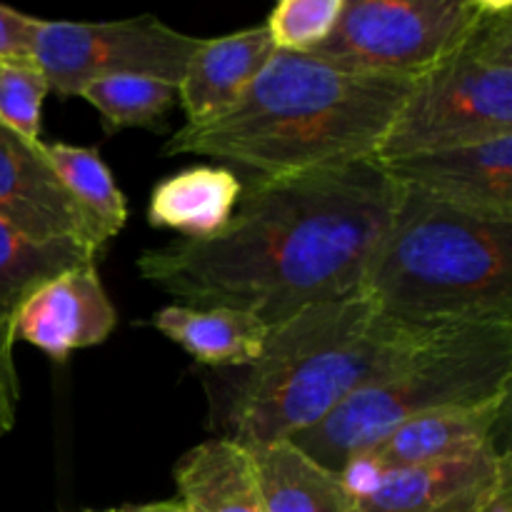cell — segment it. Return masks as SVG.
<instances>
[{
    "label": "cell",
    "instance_id": "cell-1",
    "mask_svg": "<svg viewBox=\"0 0 512 512\" xmlns=\"http://www.w3.org/2000/svg\"><path fill=\"white\" fill-rule=\"evenodd\" d=\"M400 190L378 160L250 178L223 233L145 250L138 273L188 308L243 310L273 328L360 293Z\"/></svg>",
    "mask_w": 512,
    "mask_h": 512
},
{
    "label": "cell",
    "instance_id": "cell-2",
    "mask_svg": "<svg viewBox=\"0 0 512 512\" xmlns=\"http://www.w3.org/2000/svg\"><path fill=\"white\" fill-rule=\"evenodd\" d=\"M413 80L345 73L275 50L243 98L200 128H180L165 155H203L278 178L378 160Z\"/></svg>",
    "mask_w": 512,
    "mask_h": 512
},
{
    "label": "cell",
    "instance_id": "cell-3",
    "mask_svg": "<svg viewBox=\"0 0 512 512\" xmlns=\"http://www.w3.org/2000/svg\"><path fill=\"white\" fill-rule=\"evenodd\" d=\"M425 335L385 320L363 295L313 305L273 325L255 363L203 375L208 428L250 450L293 440L403 363Z\"/></svg>",
    "mask_w": 512,
    "mask_h": 512
},
{
    "label": "cell",
    "instance_id": "cell-4",
    "mask_svg": "<svg viewBox=\"0 0 512 512\" xmlns=\"http://www.w3.org/2000/svg\"><path fill=\"white\" fill-rule=\"evenodd\" d=\"M358 295L413 333L512 325V220L465 213L403 188Z\"/></svg>",
    "mask_w": 512,
    "mask_h": 512
},
{
    "label": "cell",
    "instance_id": "cell-5",
    "mask_svg": "<svg viewBox=\"0 0 512 512\" xmlns=\"http://www.w3.org/2000/svg\"><path fill=\"white\" fill-rule=\"evenodd\" d=\"M512 393V325H463L425 335L418 348L365 388L355 390L315 428L290 443L340 473L418 415L478 405Z\"/></svg>",
    "mask_w": 512,
    "mask_h": 512
},
{
    "label": "cell",
    "instance_id": "cell-6",
    "mask_svg": "<svg viewBox=\"0 0 512 512\" xmlns=\"http://www.w3.org/2000/svg\"><path fill=\"white\" fill-rule=\"evenodd\" d=\"M512 135V3L485 0L468 38L415 83L378 163Z\"/></svg>",
    "mask_w": 512,
    "mask_h": 512
},
{
    "label": "cell",
    "instance_id": "cell-7",
    "mask_svg": "<svg viewBox=\"0 0 512 512\" xmlns=\"http://www.w3.org/2000/svg\"><path fill=\"white\" fill-rule=\"evenodd\" d=\"M483 8L485 0H345L310 55L345 73L418 83L468 38Z\"/></svg>",
    "mask_w": 512,
    "mask_h": 512
},
{
    "label": "cell",
    "instance_id": "cell-8",
    "mask_svg": "<svg viewBox=\"0 0 512 512\" xmlns=\"http://www.w3.org/2000/svg\"><path fill=\"white\" fill-rule=\"evenodd\" d=\"M200 38L173 30L155 15L80 23L40 20L33 60L50 90L78 95L108 78H153L180 85Z\"/></svg>",
    "mask_w": 512,
    "mask_h": 512
},
{
    "label": "cell",
    "instance_id": "cell-9",
    "mask_svg": "<svg viewBox=\"0 0 512 512\" xmlns=\"http://www.w3.org/2000/svg\"><path fill=\"white\" fill-rule=\"evenodd\" d=\"M403 188L483 218L512 220V135L380 163Z\"/></svg>",
    "mask_w": 512,
    "mask_h": 512
},
{
    "label": "cell",
    "instance_id": "cell-10",
    "mask_svg": "<svg viewBox=\"0 0 512 512\" xmlns=\"http://www.w3.org/2000/svg\"><path fill=\"white\" fill-rule=\"evenodd\" d=\"M115 325L113 300L100 283L95 263H88L35 290L15 315L13 333L15 340L63 363L73 350L105 343Z\"/></svg>",
    "mask_w": 512,
    "mask_h": 512
},
{
    "label": "cell",
    "instance_id": "cell-11",
    "mask_svg": "<svg viewBox=\"0 0 512 512\" xmlns=\"http://www.w3.org/2000/svg\"><path fill=\"white\" fill-rule=\"evenodd\" d=\"M512 478L508 445L478 455L385 473L355 512H478Z\"/></svg>",
    "mask_w": 512,
    "mask_h": 512
},
{
    "label": "cell",
    "instance_id": "cell-12",
    "mask_svg": "<svg viewBox=\"0 0 512 512\" xmlns=\"http://www.w3.org/2000/svg\"><path fill=\"white\" fill-rule=\"evenodd\" d=\"M0 218L33 240H78L93 248L83 215L55 178L45 158L43 143H28L3 123H0Z\"/></svg>",
    "mask_w": 512,
    "mask_h": 512
},
{
    "label": "cell",
    "instance_id": "cell-13",
    "mask_svg": "<svg viewBox=\"0 0 512 512\" xmlns=\"http://www.w3.org/2000/svg\"><path fill=\"white\" fill-rule=\"evenodd\" d=\"M510 395L478 405H455L408 420L368 450L385 473L415 465L445 463L498 448L510 418Z\"/></svg>",
    "mask_w": 512,
    "mask_h": 512
},
{
    "label": "cell",
    "instance_id": "cell-14",
    "mask_svg": "<svg viewBox=\"0 0 512 512\" xmlns=\"http://www.w3.org/2000/svg\"><path fill=\"white\" fill-rule=\"evenodd\" d=\"M275 55L265 25L200 38L178 85V105L185 110V128H200L233 108Z\"/></svg>",
    "mask_w": 512,
    "mask_h": 512
},
{
    "label": "cell",
    "instance_id": "cell-15",
    "mask_svg": "<svg viewBox=\"0 0 512 512\" xmlns=\"http://www.w3.org/2000/svg\"><path fill=\"white\" fill-rule=\"evenodd\" d=\"M188 512H265L253 450L228 438L190 448L173 468Z\"/></svg>",
    "mask_w": 512,
    "mask_h": 512
},
{
    "label": "cell",
    "instance_id": "cell-16",
    "mask_svg": "<svg viewBox=\"0 0 512 512\" xmlns=\"http://www.w3.org/2000/svg\"><path fill=\"white\" fill-rule=\"evenodd\" d=\"M243 183L223 165H193L160 180L150 193L148 223L183 235V240H210L228 228Z\"/></svg>",
    "mask_w": 512,
    "mask_h": 512
},
{
    "label": "cell",
    "instance_id": "cell-17",
    "mask_svg": "<svg viewBox=\"0 0 512 512\" xmlns=\"http://www.w3.org/2000/svg\"><path fill=\"white\" fill-rule=\"evenodd\" d=\"M150 325L210 370L245 368L255 363L270 333L263 320L243 310L188 305L160 308L150 318Z\"/></svg>",
    "mask_w": 512,
    "mask_h": 512
},
{
    "label": "cell",
    "instance_id": "cell-18",
    "mask_svg": "<svg viewBox=\"0 0 512 512\" xmlns=\"http://www.w3.org/2000/svg\"><path fill=\"white\" fill-rule=\"evenodd\" d=\"M265 512H355L340 473L323 468L290 440L253 448Z\"/></svg>",
    "mask_w": 512,
    "mask_h": 512
},
{
    "label": "cell",
    "instance_id": "cell-19",
    "mask_svg": "<svg viewBox=\"0 0 512 512\" xmlns=\"http://www.w3.org/2000/svg\"><path fill=\"white\" fill-rule=\"evenodd\" d=\"M43 150L58 183L83 215L90 243L100 253L128 220L125 195L120 193L113 173L100 158L98 148L43 143Z\"/></svg>",
    "mask_w": 512,
    "mask_h": 512
},
{
    "label": "cell",
    "instance_id": "cell-20",
    "mask_svg": "<svg viewBox=\"0 0 512 512\" xmlns=\"http://www.w3.org/2000/svg\"><path fill=\"white\" fill-rule=\"evenodd\" d=\"M95 260L98 253L78 240H33L0 218V323H13L45 283Z\"/></svg>",
    "mask_w": 512,
    "mask_h": 512
},
{
    "label": "cell",
    "instance_id": "cell-21",
    "mask_svg": "<svg viewBox=\"0 0 512 512\" xmlns=\"http://www.w3.org/2000/svg\"><path fill=\"white\" fill-rule=\"evenodd\" d=\"M78 98L98 110L105 133L163 128L168 110L178 105V85L153 78H108L85 85Z\"/></svg>",
    "mask_w": 512,
    "mask_h": 512
},
{
    "label": "cell",
    "instance_id": "cell-22",
    "mask_svg": "<svg viewBox=\"0 0 512 512\" xmlns=\"http://www.w3.org/2000/svg\"><path fill=\"white\" fill-rule=\"evenodd\" d=\"M343 5L345 0H280L263 25L275 50L310 55L333 33Z\"/></svg>",
    "mask_w": 512,
    "mask_h": 512
},
{
    "label": "cell",
    "instance_id": "cell-23",
    "mask_svg": "<svg viewBox=\"0 0 512 512\" xmlns=\"http://www.w3.org/2000/svg\"><path fill=\"white\" fill-rule=\"evenodd\" d=\"M48 93L50 85L35 60L0 63V123L28 143H43L40 118Z\"/></svg>",
    "mask_w": 512,
    "mask_h": 512
},
{
    "label": "cell",
    "instance_id": "cell-24",
    "mask_svg": "<svg viewBox=\"0 0 512 512\" xmlns=\"http://www.w3.org/2000/svg\"><path fill=\"white\" fill-rule=\"evenodd\" d=\"M40 18L0 5V63L33 60Z\"/></svg>",
    "mask_w": 512,
    "mask_h": 512
},
{
    "label": "cell",
    "instance_id": "cell-25",
    "mask_svg": "<svg viewBox=\"0 0 512 512\" xmlns=\"http://www.w3.org/2000/svg\"><path fill=\"white\" fill-rule=\"evenodd\" d=\"M13 323H0V435L10 433L18 418L20 380L13 360Z\"/></svg>",
    "mask_w": 512,
    "mask_h": 512
},
{
    "label": "cell",
    "instance_id": "cell-26",
    "mask_svg": "<svg viewBox=\"0 0 512 512\" xmlns=\"http://www.w3.org/2000/svg\"><path fill=\"white\" fill-rule=\"evenodd\" d=\"M478 512H512V478L505 480L498 488V493H495Z\"/></svg>",
    "mask_w": 512,
    "mask_h": 512
},
{
    "label": "cell",
    "instance_id": "cell-27",
    "mask_svg": "<svg viewBox=\"0 0 512 512\" xmlns=\"http://www.w3.org/2000/svg\"><path fill=\"white\" fill-rule=\"evenodd\" d=\"M128 512H188V508L175 498V500H160V503L135 505V508H128Z\"/></svg>",
    "mask_w": 512,
    "mask_h": 512
},
{
    "label": "cell",
    "instance_id": "cell-28",
    "mask_svg": "<svg viewBox=\"0 0 512 512\" xmlns=\"http://www.w3.org/2000/svg\"><path fill=\"white\" fill-rule=\"evenodd\" d=\"M103 512H128V508H125V510H103Z\"/></svg>",
    "mask_w": 512,
    "mask_h": 512
}]
</instances>
